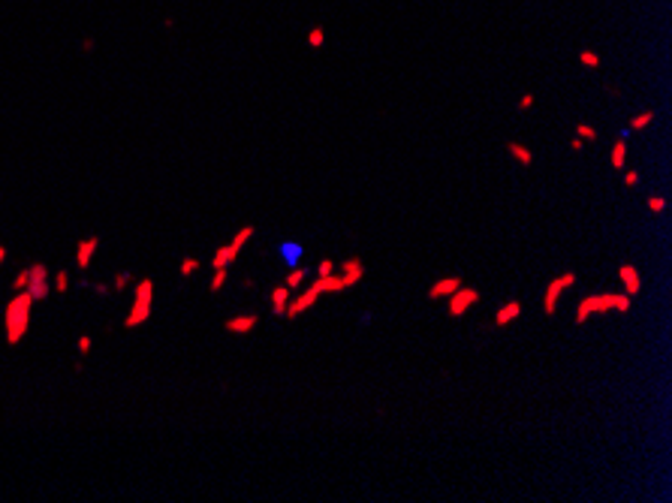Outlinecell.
<instances>
[{"mask_svg":"<svg viewBox=\"0 0 672 503\" xmlns=\"http://www.w3.org/2000/svg\"><path fill=\"white\" fill-rule=\"evenodd\" d=\"M359 280H353V278H347V274H341V271H332V274H326V278H317V280H311V287H305V289H298V292H293V298H289V305H287V319H298L302 314H307L314 305H317V298L320 296H329V292H344V289H353L356 287Z\"/></svg>","mask_w":672,"mask_h":503,"instance_id":"cell-1","label":"cell"},{"mask_svg":"<svg viewBox=\"0 0 672 503\" xmlns=\"http://www.w3.org/2000/svg\"><path fill=\"white\" fill-rule=\"evenodd\" d=\"M33 305L27 289H15V296L3 305V341L9 346H18L31 332V317H33Z\"/></svg>","mask_w":672,"mask_h":503,"instance_id":"cell-2","label":"cell"},{"mask_svg":"<svg viewBox=\"0 0 672 503\" xmlns=\"http://www.w3.org/2000/svg\"><path fill=\"white\" fill-rule=\"evenodd\" d=\"M630 296L627 292H591L576 305V326H585L591 317L597 314H609V310H618V314H630Z\"/></svg>","mask_w":672,"mask_h":503,"instance_id":"cell-3","label":"cell"},{"mask_svg":"<svg viewBox=\"0 0 672 503\" xmlns=\"http://www.w3.org/2000/svg\"><path fill=\"white\" fill-rule=\"evenodd\" d=\"M154 310V280L151 278H139L133 283V305L124 317V328H139L151 319Z\"/></svg>","mask_w":672,"mask_h":503,"instance_id":"cell-4","label":"cell"},{"mask_svg":"<svg viewBox=\"0 0 672 503\" xmlns=\"http://www.w3.org/2000/svg\"><path fill=\"white\" fill-rule=\"evenodd\" d=\"M576 271H564V274H558V278H552L549 283H546V292H543V314L546 317H555L558 314V301H561V296H564L567 289H573L576 287Z\"/></svg>","mask_w":672,"mask_h":503,"instance_id":"cell-5","label":"cell"},{"mask_svg":"<svg viewBox=\"0 0 672 503\" xmlns=\"http://www.w3.org/2000/svg\"><path fill=\"white\" fill-rule=\"evenodd\" d=\"M474 305H479V289L467 287V283H461V287L447 298V310H449V317H456V319L465 317Z\"/></svg>","mask_w":672,"mask_h":503,"instance_id":"cell-6","label":"cell"},{"mask_svg":"<svg viewBox=\"0 0 672 503\" xmlns=\"http://www.w3.org/2000/svg\"><path fill=\"white\" fill-rule=\"evenodd\" d=\"M99 250V235H85V239L76 241V269L79 271H88L94 256Z\"/></svg>","mask_w":672,"mask_h":503,"instance_id":"cell-7","label":"cell"},{"mask_svg":"<svg viewBox=\"0 0 672 503\" xmlns=\"http://www.w3.org/2000/svg\"><path fill=\"white\" fill-rule=\"evenodd\" d=\"M618 280H621V287H624V292H627L630 298H637L642 292V274H639V269L633 262H621L618 265Z\"/></svg>","mask_w":672,"mask_h":503,"instance_id":"cell-8","label":"cell"},{"mask_svg":"<svg viewBox=\"0 0 672 503\" xmlns=\"http://www.w3.org/2000/svg\"><path fill=\"white\" fill-rule=\"evenodd\" d=\"M259 326V314H235V317H230L223 323V328L230 335H248V332H253V328Z\"/></svg>","mask_w":672,"mask_h":503,"instance_id":"cell-9","label":"cell"},{"mask_svg":"<svg viewBox=\"0 0 672 503\" xmlns=\"http://www.w3.org/2000/svg\"><path fill=\"white\" fill-rule=\"evenodd\" d=\"M289 298H293V289L284 287V283H278V287L269 289V305H271V314L275 317H284L287 314V305Z\"/></svg>","mask_w":672,"mask_h":503,"instance_id":"cell-10","label":"cell"},{"mask_svg":"<svg viewBox=\"0 0 672 503\" xmlns=\"http://www.w3.org/2000/svg\"><path fill=\"white\" fill-rule=\"evenodd\" d=\"M461 283H465V280H461L458 274H452V278H440V280H434L431 287H429V298H431V301H438V298H449L452 292H456V289L461 287Z\"/></svg>","mask_w":672,"mask_h":503,"instance_id":"cell-11","label":"cell"},{"mask_svg":"<svg viewBox=\"0 0 672 503\" xmlns=\"http://www.w3.org/2000/svg\"><path fill=\"white\" fill-rule=\"evenodd\" d=\"M519 317H522V301H515V298L513 301H504V305L495 310V326L497 328H506L510 323H515Z\"/></svg>","mask_w":672,"mask_h":503,"instance_id":"cell-12","label":"cell"},{"mask_svg":"<svg viewBox=\"0 0 672 503\" xmlns=\"http://www.w3.org/2000/svg\"><path fill=\"white\" fill-rule=\"evenodd\" d=\"M241 256V248H235V244L230 241V244H221V248L214 250V256H211V269H230V265L235 262Z\"/></svg>","mask_w":672,"mask_h":503,"instance_id":"cell-13","label":"cell"},{"mask_svg":"<svg viewBox=\"0 0 672 503\" xmlns=\"http://www.w3.org/2000/svg\"><path fill=\"white\" fill-rule=\"evenodd\" d=\"M506 154H510V157L519 163V166H534V151L525 142L510 139V142H506Z\"/></svg>","mask_w":672,"mask_h":503,"instance_id":"cell-14","label":"cell"},{"mask_svg":"<svg viewBox=\"0 0 672 503\" xmlns=\"http://www.w3.org/2000/svg\"><path fill=\"white\" fill-rule=\"evenodd\" d=\"M627 157H630V145H627V139H615L612 142V151H609V163H612V169H624L627 166Z\"/></svg>","mask_w":672,"mask_h":503,"instance_id":"cell-15","label":"cell"},{"mask_svg":"<svg viewBox=\"0 0 672 503\" xmlns=\"http://www.w3.org/2000/svg\"><path fill=\"white\" fill-rule=\"evenodd\" d=\"M27 292H31V298L33 301H45V298H51V278H36V280H31V283H27V287H24Z\"/></svg>","mask_w":672,"mask_h":503,"instance_id":"cell-16","label":"cell"},{"mask_svg":"<svg viewBox=\"0 0 672 503\" xmlns=\"http://www.w3.org/2000/svg\"><path fill=\"white\" fill-rule=\"evenodd\" d=\"M338 271L347 274V278H353V280H365V262H362L359 256H347V260L341 262Z\"/></svg>","mask_w":672,"mask_h":503,"instance_id":"cell-17","label":"cell"},{"mask_svg":"<svg viewBox=\"0 0 672 503\" xmlns=\"http://www.w3.org/2000/svg\"><path fill=\"white\" fill-rule=\"evenodd\" d=\"M305 280H307V269L305 265H289V271H287V278H284V287H289L293 292H298L305 287Z\"/></svg>","mask_w":672,"mask_h":503,"instance_id":"cell-18","label":"cell"},{"mask_svg":"<svg viewBox=\"0 0 672 503\" xmlns=\"http://www.w3.org/2000/svg\"><path fill=\"white\" fill-rule=\"evenodd\" d=\"M70 283H72V280H70V271H67V269H61V271H54V274H51V289L58 292V296H63V292L70 289Z\"/></svg>","mask_w":672,"mask_h":503,"instance_id":"cell-19","label":"cell"},{"mask_svg":"<svg viewBox=\"0 0 672 503\" xmlns=\"http://www.w3.org/2000/svg\"><path fill=\"white\" fill-rule=\"evenodd\" d=\"M133 287V274L130 271H118L112 278V292H127Z\"/></svg>","mask_w":672,"mask_h":503,"instance_id":"cell-20","label":"cell"},{"mask_svg":"<svg viewBox=\"0 0 672 503\" xmlns=\"http://www.w3.org/2000/svg\"><path fill=\"white\" fill-rule=\"evenodd\" d=\"M226 280H230V269H214V278L208 280V289L211 292H221L226 287Z\"/></svg>","mask_w":672,"mask_h":503,"instance_id":"cell-21","label":"cell"},{"mask_svg":"<svg viewBox=\"0 0 672 503\" xmlns=\"http://www.w3.org/2000/svg\"><path fill=\"white\" fill-rule=\"evenodd\" d=\"M196 271H199V260H196V256H184L181 265H178V274H181V278H193Z\"/></svg>","mask_w":672,"mask_h":503,"instance_id":"cell-22","label":"cell"},{"mask_svg":"<svg viewBox=\"0 0 672 503\" xmlns=\"http://www.w3.org/2000/svg\"><path fill=\"white\" fill-rule=\"evenodd\" d=\"M651 121H655V112H639L637 118H630V130H646Z\"/></svg>","mask_w":672,"mask_h":503,"instance_id":"cell-23","label":"cell"},{"mask_svg":"<svg viewBox=\"0 0 672 503\" xmlns=\"http://www.w3.org/2000/svg\"><path fill=\"white\" fill-rule=\"evenodd\" d=\"M90 350H94V337H90V335H79L76 337V353L79 356H88Z\"/></svg>","mask_w":672,"mask_h":503,"instance_id":"cell-24","label":"cell"},{"mask_svg":"<svg viewBox=\"0 0 672 503\" xmlns=\"http://www.w3.org/2000/svg\"><path fill=\"white\" fill-rule=\"evenodd\" d=\"M648 211H651V214H664V211H666V199H664V196H657V193H655V196H648Z\"/></svg>","mask_w":672,"mask_h":503,"instance_id":"cell-25","label":"cell"},{"mask_svg":"<svg viewBox=\"0 0 672 503\" xmlns=\"http://www.w3.org/2000/svg\"><path fill=\"white\" fill-rule=\"evenodd\" d=\"M576 136H579L582 142H594V139H597V130H594L591 124H579V127H576Z\"/></svg>","mask_w":672,"mask_h":503,"instance_id":"cell-26","label":"cell"},{"mask_svg":"<svg viewBox=\"0 0 672 503\" xmlns=\"http://www.w3.org/2000/svg\"><path fill=\"white\" fill-rule=\"evenodd\" d=\"M332 271H338V265H335L332 260H320V262H317V278H326V274H332Z\"/></svg>","mask_w":672,"mask_h":503,"instance_id":"cell-27","label":"cell"},{"mask_svg":"<svg viewBox=\"0 0 672 503\" xmlns=\"http://www.w3.org/2000/svg\"><path fill=\"white\" fill-rule=\"evenodd\" d=\"M637 184H639V172L624 166V187H637Z\"/></svg>","mask_w":672,"mask_h":503,"instance_id":"cell-28","label":"cell"},{"mask_svg":"<svg viewBox=\"0 0 672 503\" xmlns=\"http://www.w3.org/2000/svg\"><path fill=\"white\" fill-rule=\"evenodd\" d=\"M27 287V269H22L15 274V280H13V289H24Z\"/></svg>","mask_w":672,"mask_h":503,"instance_id":"cell-29","label":"cell"},{"mask_svg":"<svg viewBox=\"0 0 672 503\" xmlns=\"http://www.w3.org/2000/svg\"><path fill=\"white\" fill-rule=\"evenodd\" d=\"M531 106H534V97H531V94H528V97H522V99H519V112H528V109H531Z\"/></svg>","mask_w":672,"mask_h":503,"instance_id":"cell-30","label":"cell"},{"mask_svg":"<svg viewBox=\"0 0 672 503\" xmlns=\"http://www.w3.org/2000/svg\"><path fill=\"white\" fill-rule=\"evenodd\" d=\"M94 292H99V296H109V292H112V283H94Z\"/></svg>","mask_w":672,"mask_h":503,"instance_id":"cell-31","label":"cell"},{"mask_svg":"<svg viewBox=\"0 0 672 503\" xmlns=\"http://www.w3.org/2000/svg\"><path fill=\"white\" fill-rule=\"evenodd\" d=\"M570 151H582V139H579V136L570 139Z\"/></svg>","mask_w":672,"mask_h":503,"instance_id":"cell-32","label":"cell"},{"mask_svg":"<svg viewBox=\"0 0 672 503\" xmlns=\"http://www.w3.org/2000/svg\"><path fill=\"white\" fill-rule=\"evenodd\" d=\"M582 61L588 63V67H597V58H594V54H588V51L582 54Z\"/></svg>","mask_w":672,"mask_h":503,"instance_id":"cell-33","label":"cell"},{"mask_svg":"<svg viewBox=\"0 0 672 503\" xmlns=\"http://www.w3.org/2000/svg\"><path fill=\"white\" fill-rule=\"evenodd\" d=\"M6 256H9V253H6V248H3V244H0V265L6 262Z\"/></svg>","mask_w":672,"mask_h":503,"instance_id":"cell-34","label":"cell"}]
</instances>
